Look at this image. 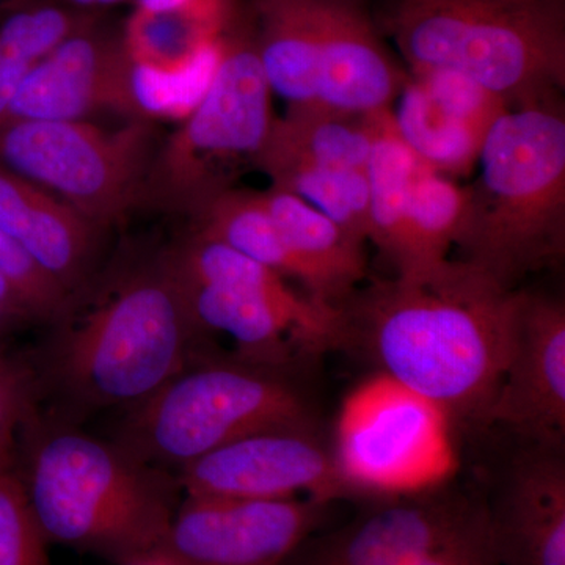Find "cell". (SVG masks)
<instances>
[{"label":"cell","mask_w":565,"mask_h":565,"mask_svg":"<svg viewBox=\"0 0 565 565\" xmlns=\"http://www.w3.org/2000/svg\"><path fill=\"white\" fill-rule=\"evenodd\" d=\"M334 503L185 494L151 556L159 565H286Z\"/></svg>","instance_id":"7c38bea8"},{"label":"cell","mask_w":565,"mask_h":565,"mask_svg":"<svg viewBox=\"0 0 565 565\" xmlns=\"http://www.w3.org/2000/svg\"><path fill=\"white\" fill-rule=\"evenodd\" d=\"M137 565H159V564L152 563V561H147V563H141V564H137Z\"/></svg>","instance_id":"8d00e7d4"},{"label":"cell","mask_w":565,"mask_h":565,"mask_svg":"<svg viewBox=\"0 0 565 565\" xmlns=\"http://www.w3.org/2000/svg\"><path fill=\"white\" fill-rule=\"evenodd\" d=\"M47 542L11 467H0V565H51Z\"/></svg>","instance_id":"83f0119b"},{"label":"cell","mask_w":565,"mask_h":565,"mask_svg":"<svg viewBox=\"0 0 565 565\" xmlns=\"http://www.w3.org/2000/svg\"><path fill=\"white\" fill-rule=\"evenodd\" d=\"M505 110L501 99L467 77L429 71L408 76L393 120L419 162L457 181L478 166L487 134Z\"/></svg>","instance_id":"9a60e30c"},{"label":"cell","mask_w":565,"mask_h":565,"mask_svg":"<svg viewBox=\"0 0 565 565\" xmlns=\"http://www.w3.org/2000/svg\"><path fill=\"white\" fill-rule=\"evenodd\" d=\"M22 323L10 310H7L2 303H0V340L6 337L14 327Z\"/></svg>","instance_id":"e575fe53"},{"label":"cell","mask_w":565,"mask_h":565,"mask_svg":"<svg viewBox=\"0 0 565 565\" xmlns=\"http://www.w3.org/2000/svg\"><path fill=\"white\" fill-rule=\"evenodd\" d=\"M396 565H500L489 533L435 550Z\"/></svg>","instance_id":"f546056e"},{"label":"cell","mask_w":565,"mask_h":565,"mask_svg":"<svg viewBox=\"0 0 565 565\" xmlns=\"http://www.w3.org/2000/svg\"><path fill=\"white\" fill-rule=\"evenodd\" d=\"M0 303L17 316L21 322H32L21 297L11 288L10 282L2 277V274H0Z\"/></svg>","instance_id":"d6a6232c"},{"label":"cell","mask_w":565,"mask_h":565,"mask_svg":"<svg viewBox=\"0 0 565 565\" xmlns=\"http://www.w3.org/2000/svg\"><path fill=\"white\" fill-rule=\"evenodd\" d=\"M122 35L93 21L32 66L0 125L17 121H82L96 110L117 111L128 66Z\"/></svg>","instance_id":"2e32d148"},{"label":"cell","mask_w":565,"mask_h":565,"mask_svg":"<svg viewBox=\"0 0 565 565\" xmlns=\"http://www.w3.org/2000/svg\"><path fill=\"white\" fill-rule=\"evenodd\" d=\"M234 13L199 7L134 10L121 33L122 44L134 62L152 66L182 65L218 39Z\"/></svg>","instance_id":"484cf974"},{"label":"cell","mask_w":565,"mask_h":565,"mask_svg":"<svg viewBox=\"0 0 565 565\" xmlns=\"http://www.w3.org/2000/svg\"><path fill=\"white\" fill-rule=\"evenodd\" d=\"M256 169L270 178L273 188L299 196L362 243L370 241L366 172L277 156H263Z\"/></svg>","instance_id":"d4e9b609"},{"label":"cell","mask_w":565,"mask_h":565,"mask_svg":"<svg viewBox=\"0 0 565 565\" xmlns=\"http://www.w3.org/2000/svg\"><path fill=\"white\" fill-rule=\"evenodd\" d=\"M274 430H318L288 371L199 356L129 408L118 441L152 467L178 471L223 445Z\"/></svg>","instance_id":"52a82bcc"},{"label":"cell","mask_w":565,"mask_h":565,"mask_svg":"<svg viewBox=\"0 0 565 565\" xmlns=\"http://www.w3.org/2000/svg\"><path fill=\"white\" fill-rule=\"evenodd\" d=\"M468 188L452 178L419 167L412 192L403 280H426L451 262L462 232Z\"/></svg>","instance_id":"603a6c76"},{"label":"cell","mask_w":565,"mask_h":565,"mask_svg":"<svg viewBox=\"0 0 565 565\" xmlns=\"http://www.w3.org/2000/svg\"><path fill=\"white\" fill-rule=\"evenodd\" d=\"M154 140L150 121L120 129L84 120L7 122L0 125V166L57 192L93 225H111L143 204Z\"/></svg>","instance_id":"9c48e42d"},{"label":"cell","mask_w":565,"mask_h":565,"mask_svg":"<svg viewBox=\"0 0 565 565\" xmlns=\"http://www.w3.org/2000/svg\"><path fill=\"white\" fill-rule=\"evenodd\" d=\"M371 501L343 526L307 539L286 565H396L490 531L486 494L451 481Z\"/></svg>","instance_id":"8fae6325"},{"label":"cell","mask_w":565,"mask_h":565,"mask_svg":"<svg viewBox=\"0 0 565 565\" xmlns=\"http://www.w3.org/2000/svg\"><path fill=\"white\" fill-rule=\"evenodd\" d=\"M422 162L394 126L393 110L379 126L367 163L370 185V241L399 273L407 247L412 192Z\"/></svg>","instance_id":"7402d4cb"},{"label":"cell","mask_w":565,"mask_h":565,"mask_svg":"<svg viewBox=\"0 0 565 565\" xmlns=\"http://www.w3.org/2000/svg\"><path fill=\"white\" fill-rule=\"evenodd\" d=\"M134 2H136V10L145 11H166L199 7V9L233 14L234 11L239 9L243 0H134Z\"/></svg>","instance_id":"1f68e13d"},{"label":"cell","mask_w":565,"mask_h":565,"mask_svg":"<svg viewBox=\"0 0 565 565\" xmlns=\"http://www.w3.org/2000/svg\"><path fill=\"white\" fill-rule=\"evenodd\" d=\"M104 289V288H103ZM44 370L87 408H132L195 362L203 334L166 255L120 275L54 323Z\"/></svg>","instance_id":"3957f363"},{"label":"cell","mask_w":565,"mask_h":565,"mask_svg":"<svg viewBox=\"0 0 565 565\" xmlns=\"http://www.w3.org/2000/svg\"><path fill=\"white\" fill-rule=\"evenodd\" d=\"M262 195L286 243L315 275L319 303L340 307L367 278L364 243L292 193L270 185Z\"/></svg>","instance_id":"d6986e66"},{"label":"cell","mask_w":565,"mask_h":565,"mask_svg":"<svg viewBox=\"0 0 565 565\" xmlns=\"http://www.w3.org/2000/svg\"><path fill=\"white\" fill-rule=\"evenodd\" d=\"M487 497L500 565H565L564 444H523Z\"/></svg>","instance_id":"e0dca14e"},{"label":"cell","mask_w":565,"mask_h":565,"mask_svg":"<svg viewBox=\"0 0 565 565\" xmlns=\"http://www.w3.org/2000/svg\"><path fill=\"white\" fill-rule=\"evenodd\" d=\"M501 426L523 444H564L565 305L523 291L500 388L486 427Z\"/></svg>","instance_id":"5bb4252c"},{"label":"cell","mask_w":565,"mask_h":565,"mask_svg":"<svg viewBox=\"0 0 565 565\" xmlns=\"http://www.w3.org/2000/svg\"><path fill=\"white\" fill-rule=\"evenodd\" d=\"M267 84L288 107L393 110L407 68L366 0H245Z\"/></svg>","instance_id":"8992f818"},{"label":"cell","mask_w":565,"mask_h":565,"mask_svg":"<svg viewBox=\"0 0 565 565\" xmlns=\"http://www.w3.org/2000/svg\"><path fill=\"white\" fill-rule=\"evenodd\" d=\"M222 35L182 65L152 66L129 58L118 114L150 122L188 118L214 79L222 57Z\"/></svg>","instance_id":"cb8c5ba5"},{"label":"cell","mask_w":565,"mask_h":565,"mask_svg":"<svg viewBox=\"0 0 565 565\" xmlns=\"http://www.w3.org/2000/svg\"><path fill=\"white\" fill-rule=\"evenodd\" d=\"M275 118L243 2L223 31L221 62L206 95L154 152L143 203L195 218L256 169Z\"/></svg>","instance_id":"ba28073f"},{"label":"cell","mask_w":565,"mask_h":565,"mask_svg":"<svg viewBox=\"0 0 565 565\" xmlns=\"http://www.w3.org/2000/svg\"><path fill=\"white\" fill-rule=\"evenodd\" d=\"M95 230L70 204L0 166V232L73 294L79 292L90 269Z\"/></svg>","instance_id":"ac0fdd59"},{"label":"cell","mask_w":565,"mask_h":565,"mask_svg":"<svg viewBox=\"0 0 565 565\" xmlns=\"http://www.w3.org/2000/svg\"><path fill=\"white\" fill-rule=\"evenodd\" d=\"M449 427L437 405L377 374L345 399L333 451L359 500L418 492L455 473Z\"/></svg>","instance_id":"30bf717a"},{"label":"cell","mask_w":565,"mask_h":565,"mask_svg":"<svg viewBox=\"0 0 565 565\" xmlns=\"http://www.w3.org/2000/svg\"><path fill=\"white\" fill-rule=\"evenodd\" d=\"M62 2L77 10L93 11L103 9V7L117 6V3L126 2V0H62Z\"/></svg>","instance_id":"836d02e7"},{"label":"cell","mask_w":565,"mask_h":565,"mask_svg":"<svg viewBox=\"0 0 565 565\" xmlns=\"http://www.w3.org/2000/svg\"><path fill=\"white\" fill-rule=\"evenodd\" d=\"M467 185L457 262L515 291L565 255V110L559 96L505 110Z\"/></svg>","instance_id":"277c9868"},{"label":"cell","mask_w":565,"mask_h":565,"mask_svg":"<svg viewBox=\"0 0 565 565\" xmlns=\"http://www.w3.org/2000/svg\"><path fill=\"white\" fill-rule=\"evenodd\" d=\"M385 114H344L316 104L288 107L285 117L275 118L273 131L259 158H294L366 172Z\"/></svg>","instance_id":"ffe728a7"},{"label":"cell","mask_w":565,"mask_h":565,"mask_svg":"<svg viewBox=\"0 0 565 565\" xmlns=\"http://www.w3.org/2000/svg\"><path fill=\"white\" fill-rule=\"evenodd\" d=\"M36 375L0 349V467H11L17 435L35 415Z\"/></svg>","instance_id":"f1b7e54d"},{"label":"cell","mask_w":565,"mask_h":565,"mask_svg":"<svg viewBox=\"0 0 565 565\" xmlns=\"http://www.w3.org/2000/svg\"><path fill=\"white\" fill-rule=\"evenodd\" d=\"M20 476L47 544L147 563L177 511L181 487L120 441L99 440L73 427L24 426Z\"/></svg>","instance_id":"7a4b0ae2"},{"label":"cell","mask_w":565,"mask_h":565,"mask_svg":"<svg viewBox=\"0 0 565 565\" xmlns=\"http://www.w3.org/2000/svg\"><path fill=\"white\" fill-rule=\"evenodd\" d=\"M185 494L210 497L359 500L318 430L248 435L185 465L177 475Z\"/></svg>","instance_id":"4fadbf2b"},{"label":"cell","mask_w":565,"mask_h":565,"mask_svg":"<svg viewBox=\"0 0 565 565\" xmlns=\"http://www.w3.org/2000/svg\"><path fill=\"white\" fill-rule=\"evenodd\" d=\"M520 294L452 258L426 280H374L337 308L338 351L359 353L449 423L486 427Z\"/></svg>","instance_id":"6da1fadb"},{"label":"cell","mask_w":565,"mask_h":565,"mask_svg":"<svg viewBox=\"0 0 565 565\" xmlns=\"http://www.w3.org/2000/svg\"><path fill=\"white\" fill-rule=\"evenodd\" d=\"M504 2L523 3V2H531V0H504Z\"/></svg>","instance_id":"d590c367"},{"label":"cell","mask_w":565,"mask_h":565,"mask_svg":"<svg viewBox=\"0 0 565 565\" xmlns=\"http://www.w3.org/2000/svg\"><path fill=\"white\" fill-rule=\"evenodd\" d=\"M193 221L195 233L221 241L285 280L299 282L305 296L319 303L315 275L286 243L264 204L262 192L230 189L212 200Z\"/></svg>","instance_id":"44dd1931"},{"label":"cell","mask_w":565,"mask_h":565,"mask_svg":"<svg viewBox=\"0 0 565 565\" xmlns=\"http://www.w3.org/2000/svg\"><path fill=\"white\" fill-rule=\"evenodd\" d=\"M377 22L408 74H459L509 109L564 90L565 0H386Z\"/></svg>","instance_id":"5b68a950"},{"label":"cell","mask_w":565,"mask_h":565,"mask_svg":"<svg viewBox=\"0 0 565 565\" xmlns=\"http://www.w3.org/2000/svg\"><path fill=\"white\" fill-rule=\"evenodd\" d=\"M0 274L10 282L32 322L54 326L68 311L74 294L17 241L0 232Z\"/></svg>","instance_id":"4316f807"},{"label":"cell","mask_w":565,"mask_h":565,"mask_svg":"<svg viewBox=\"0 0 565 565\" xmlns=\"http://www.w3.org/2000/svg\"><path fill=\"white\" fill-rule=\"evenodd\" d=\"M33 63L22 58L6 40L0 39V118L9 109L11 99Z\"/></svg>","instance_id":"4dcf8cb0"}]
</instances>
